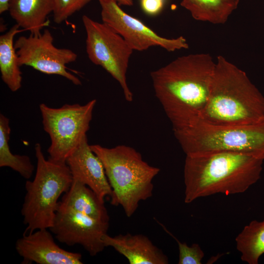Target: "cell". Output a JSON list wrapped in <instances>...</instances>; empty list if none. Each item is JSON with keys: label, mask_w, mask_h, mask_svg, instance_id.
<instances>
[{"label": "cell", "mask_w": 264, "mask_h": 264, "mask_svg": "<svg viewBox=\"0 0 264 264\" xmlns=\"http://www.w3.org/2000/svg\"><path fill=\"white\" fill-rule=\"evenodd\" d=\"M53 4V0H10L8 11L20 27L37 35L47 25Z\"/></svg>", "instance_id": "15"}, {"label": "cell", "mask_w": 264, "mask_h": 264, "mask_svg": "<svg viewBox=\"0 0 264 264\" xmlns=\"http://www.w3.org/2000/svg\"><path fill=\"white\" fill-rule=\"evenodd\" d=\"M50 31L46 29L39 34L20 36L14 43L19 64L47 74L62 76L75 85L81 80L68 71L66 65L75 62L77 55L67 48L56 47Z\"/></svg>", "instance_id": "9"}, {"label": "cell", "mask_w": 264, "mask_h": 264, "mask_svg": "<svg viewBox=\"0 0 264 264\" xmlns=\"http://www.w3.org/2000/svg\"><path fill=\"white\" fill-rule=\"evenodd\" d=\"M109 227V222L93 219L59 203L49 229L60 242L68 246L80 245L94 256L104 249L103 238Z\"/></svg>", "instance_id": "11"}, {"label": "cell", "mask_w": 264, "mask_h": 264, "mask_svg": "<svg viewBox=\"0 0 264 264\" xmlns=\"http://www.w3.org/2000/svg\"><path fill=\"white\" fill-rule=\"evenodd\" d=\"M105 247H111L124 256L130 264H168V258L162 250L143 234L127 233L103 238Z\"/></svg>", "instance_id": "14"}, {"label": "cell", "mask_w": 264, "mask_h": 264, "mask_svg": "<svg viewBox=\"0 0 264 264\" xmlns=\"http://www.w3.org/2000/svg\"><path fill=\"white\" fill-rule=\"evenodd\" d=\"M37 168L33 180H27L26 194L21 209L26 228L23 234L42 228L49 229L57 210L58 199L73 181L66 163L46 159L40 143L35 145Z\"/></svg>", "instance_id": "5"}, {"label": "cell", "mask_w": 264, "mask_h": 264, "mask_svg": "<svg viewBox=\"0 0 264 264\" xmlns=\"http://www.w3.org/2000/svg\"><path fill=\"white\" fill-rule=\"evenodd\" d=\"M215 65L209 53L191 54L151 72L155 96L173 131L200 120L209 98Z\"/></svg>", "instance_id": "1"}, {"label": "cell", "mask_w": 264, "mask_h": 264, "mask_svg": "<svg viewBox=\"0 0 264 264\" xmlns=\"http://www.w3.org/2000/svg\"><path fill=\"white\" fill-rule=\"evenodd\" d=\"M239 2L240 0H182L180 5L195 20L222 24L227 22Z\"/></svg>", "instance_id": "18"}, {"label": "cell", "mask_w": 264, "mask_h": 264, "mask_svg": "<svg viewBox=\"0 0 264 264\" xmlns=\"http://www.w3.org/2000/svg\"><path fill=\"white\" fill-rule=\"evenodd\" d=\"M96 100L85 105L65 104L59 108L41 104L40 110L44 130L51 144L49 159L66 163V159L87 137Z\"/></svg>", "instance_id": "7"}, {"label": "cell", "mask_w": 264, "mask_h": 264, "mask_svg": "<svg viewBox=\"0 0 264 264\" xmlns=\"http://www.w3.org/2000/svg\"><path fill=\"white\" fill-rule=\"evenodd\" d=\"M119 5L131 6L133 5V0H114Z\"/></svg>", "instance_id": "25"}, {"label": "cell", "mask_w": 264, "mask_h": 264, "mask_svg": "<svg viewBox=\"0 0 264 264\" xmlns=\"http://www.w3.org/2000/svg\"><path fill=\"white\" fill-rule=\"evenodd\" d=\"M263 119L264 96L244 71L223 56H217L209 98L199 121L235 126Z\"/></svg>", "instance_id": "3"}, {"label": "cell", "mask_w": 264, "mask_h": 264, "mask_svg": "<svg viewBox=\"0 0 264 264\" xmlns=\"http://www.w3.org/2000/svg\"><path fill=\"white\" fill-rule=\"evenodd\" d=\"M164 230L172 236L177 242L179 250L178 264H201V260L203 258L204 253L199 245L193 243L188 246L186 242H181L165 226L159 223Z\"/></svg>", "instance_id": "22"}, {"label": "cell", "mask_w": 264, "mask_h": 264, "mask_svg": "<svg viewBox=\"0 0 264 264\" xmlns=\"http://www.w3.org/2000/svg\"><path fill=\"white\" fill-rule=\"evenodd\" d=\"M91 0H53V19L60 23L79 11Z\"/></svg>", "instance_id": "21"}, {"label": "cell", "mask_w": 264, "mask_h": 264, "mask_svg": "<svg viewBox=\"0 0 264 264\" xmlns=\"http://www.w3.org/2000/svg\"><path fill=\"white\" fill-rule=\"evenodd\" d=\"M10 0H0V13L8 10L9 3Z\"/></svg>", "instance_id": "24"}, {"label": "cell", "mask_w": 264, "mask_h": 264, "mask_svg": "<svg viewBox=\"0 0 264 264\" xmlns=\"http://www.w3.org/2000/svg\"><path fill=\"white\" fill-rule=\"evenodd\" d=\"M20 27L14 25L0 36V71L3 82L13 92L22 87V76L18 57L14 47V38Z\"/></svg>", "instance_id": "17"}, {"label": "cell", "mask_w": 264, "mask_h": 264, "mask_svg": "<svg viewBox=\"0 0 264 264\" xmlns=\"http://www.w3.org/2000/svg\"><path fill=\"white\" fill-rule=\"evenodd\" d=\"M11 128L9 119L0 114V167H9L27 180L30 178L34 166L30 157L26 155L15 154L10 150L9 141Z\"/></svg>", "instance_id": "20"}, {"label": "cell", "mask_w": 264, "mask_h": 264, "mask_svg": "<svg viewBox=\"0 0 264 264\" xmlns=\"http://www.w3.org/2000/svg\"><path fill=\"white\" fill-rule=\"evenodd\" d=\"M82 21L87 35L88 58L118 82L126 101L132 102L133 94L128 86L126 73L133 50L122 36L104 22L86 15L83 16Z\"/></svg>", "instance_id": "8"}, {"label": "cell", "mask_w": 264, "mask_h": 264, "mask_svg": "<svg viewBox=\"0 0 264 264\" xmlns=\"http://www.w3.org/2000/svg\"><path fill=\"white\" fill-rule=\"evenodd\" d=\"M166 0H140L142 10L147 15L154 16L159 13Z\"/></svg>", "instance_id": "23"}, {"label": "cell", "mask_w": 264, "mask_h": 264, "mask_svg": "<svg viewBox=\"0 0 264 264\" xmlns=\"http://www.w3.org/2000/svg\"><path fill=\"white\" fill-rule=\"evenodd\" d=\"M73 180L93 190L101 200L110 197L112 190L102 161L92 151L86 137L66 161Z\"/></svg>", "instance_id": "13"}, {"label": "cell", "mask_w": 264, "mask_h": 264, "mask_svg": "<svg viewBox=\"0 0 264 264\" xmlns=\"http://www.w3.org/2000/svg\"><path fill=\"white\" fill-rule=\"evenodd\" d=\"M60 205L85 214L93 219L109 222L110 217L105 202L89 187L73 180L68 191L64 194Z\"/></svg>", "instance_id": "16"}, {"label": "cell", "mask_w": 264, "mask_h": 264, "mask_svg": "<svg viewBox=\"0 0 264 264\" xmlns=\"http://www.w3.org/2000/svg\"><path fill=\"white\" fill-rule=\"evenodd\" d=\"M264 160L230 152L186 155L184 202L222 193L245 192L261 177Z\"/></svg>", "instance_id": "2"}, {"label": "cell", "mask_w": 264, "mask_h": 264, "mask_svg": "<svg viewBox=\"0 0 264 264\" xmlns=\"http://www.w3.org/2000/svg\"><path fill=\"white\" fill-rule=\"evenodd\" d=\"M102 22L119 34L134 50L143 51L154 46L171 52L187 49L185 38L169 39L158 35L138 19L125 12L114 0H97Z\"/></svg>", "instance_id": "10"}, {"label": "cell", "mask_w": 264, "mask_h": 264, "mask_svg": "<svg viewBox=\"0 0 264 264\" xmlns=\"http://www.w3.org/2000/svg\"><path fill=\"white\" fill-rule=\"evenodd\" d=\"M15 248L22 258V264H81V253L72 252L60 247L47 228L23 234L16 241Z\"/></svg>", "instance_id": "12"}, {"label": "cell", "mask_w": 264, "mask_h": 264, "mask_svg": "<svg viewBox=\"0 0 264 264\" xmlns=\"http://www.w3.org/2000/svg\"><path fill=\"white\" fill-rule=\"evenodd\" d=\"M236 247L241 260L248 264H258L264 254V220L251 221L236 238Z\"/></svg>", "instance_id": "19"}, {"label": "cell", "mask_w": 264, "mask_h": 264, "mask_svg": "<svg viewBox=\"0 0 264 264\" xmlns=\"http://www.w3.org/2000/svg\"><path fill=\"white\" fill-rule=\"evenodd\" d=\"M90 148L103 165L112 190L110 204L121 206L127 217H132L141 201L152 197L153 180L160 169L149 165L130 146L107 148L95 144Z\"/></svg>", "instance_id": "4"}, {"label": "cell", "mask_w": 264, "mask_h": 264, "mask_svg": "<svg viewBox=\"0 0 264 264\" xmlns=\"http://www.w3.org/2000/svg\"><path fill=\"white\" fill-rule=\"evenodd\" d=\"M173 131L186 155L230 152L264 160V119L235 126L211 125L198 121Z\"/></svg>", "instance_id": "6"}]
</instances>
